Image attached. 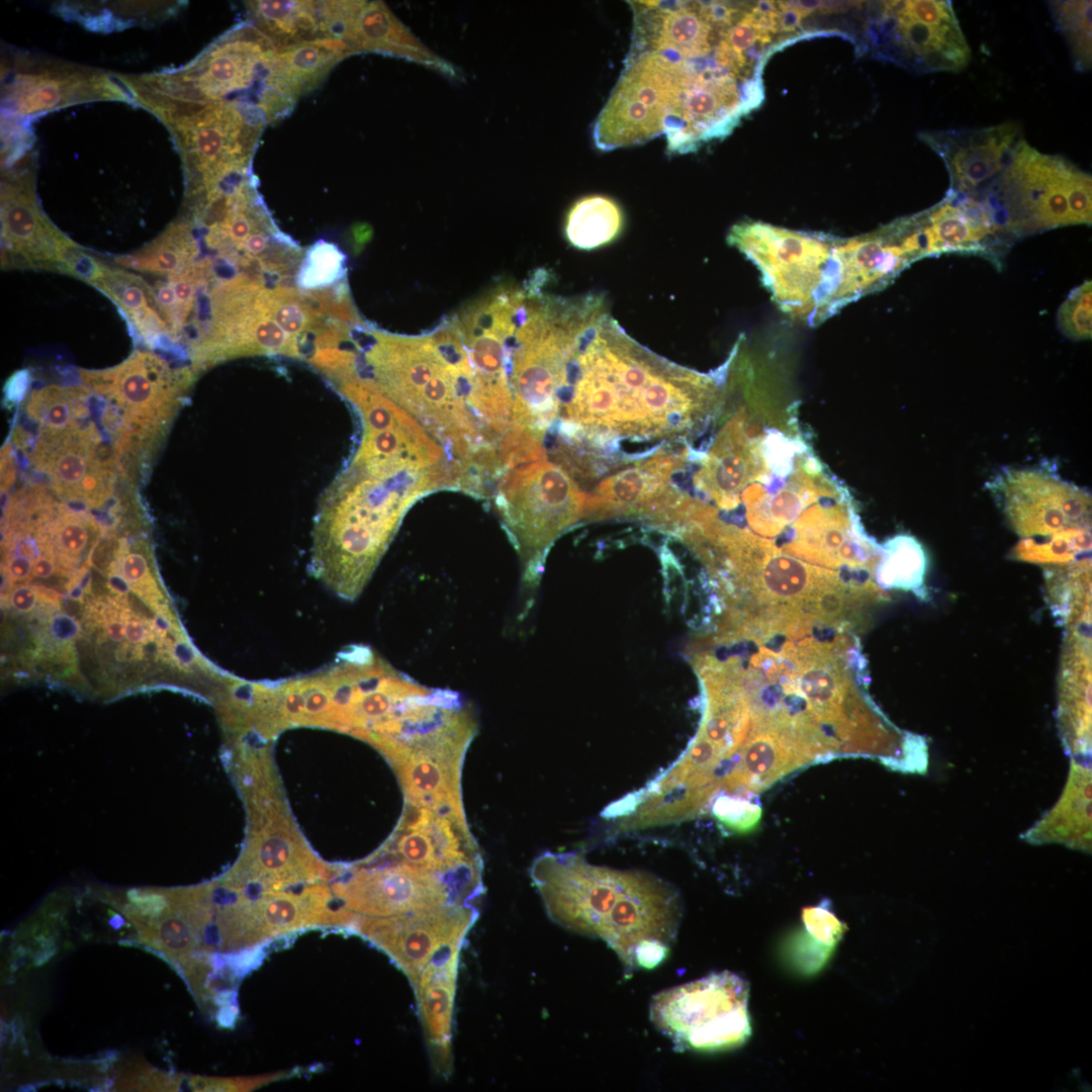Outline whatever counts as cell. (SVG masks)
<instances>
[{"mask_svg": "<svg viewBox=\"0 0 1092 1092\" xmlns=\"http://www.w3.org/2000/svg\"><path fill=\"white\" fill-rule=\"evenodd\" d=\"M696 64L662 53L628 54L593 126L598 149L641 145L664 133L691 85Z\"/></svg>", "mask_w": 1092, "mask_h": 1092, "instance_id": "obj_9", "label": "cell"}, {"mask_svg": "<svg viewBox=\"0 0 1092 1092\" xmlns=\"http://www.w3.org/2000/svg\"><path fill=\"white\" fill-rule=\"evenodd\" d=\"M477 916L475 905H449L389 917L355 916L349 931L383 950L414 988L437 952L449 944L464 943Z\"/></svg>", "mask_w": 1092, "mask_h": 1092, "instance_id": "obj_15", "label": "cell"}, {"mask_svg": "<svg viewBox=\"0 0 1092 1092\" xmlns=\"http://www.w3.org/2000/svg\"><path fill=\"white\" fill-rule=\"evenodd\" d=\"M343 35L351 54L379 53L403 58L445 77L459 79V71L426 48L381 1H356Z\"/></svg>", "mask_w": 1092, "mask_h": 1092, "instance_id": "obj_25", "label": "cell"}, {"mask_svg": "<svg viewBox=\"0 0 1092 1092\" xmlns=\"http://www.w3.org/2000/svg\"><path fill=\"white\" fill-rule=\"evenodd\" d=\"M38 588L21 584L13 588L10 596V604L19 613H29L35 607L38 599Z\"/></svg>", "mask_w": 1092, "mask_h": 1092, "instance_id": "obj_36", "label": "cell"}, {"mask_svg": "<svg viewBox=\"0 0 1092 1092\" xmlns=\"http://www.w3.org/2000/svg\"><path fill=\"white\" fill-rule=\"evenodd\" d=\"M363 331L368 343L354 341L370 374L364 378L446 441L462 463L489 445L487 430L469 404L465 378L434 333L400 336L365 326Z\"/></svg>", "mask_w": 1092, "mask_h": 1092, "instance_id": "obj_4", "label": "cell"}, {"mask_svg": "<svg viewBox=\"0 0 1092 1092\" xmlns=\"http://www.w3.org/2000/svg\"><path fill=\"white\" fill-rule=\"evenodd\" d=\"M49 630L54 639L68 642L77 638L80 626L73 617L66 614H57L52 618Z\"/></svg>", "mask_w": 1092, "mask_h": 1092, "instance_id": "obj_35", "label": "cell"}, {"mask_svg": "<svg viewBox=\"0 0 1092 1092\" xmlns=\"http://www.w3.org/2000/svg\"><path fill=\"white\" fill-rule=\"evenodd\" d=\"M253 23L278 52L318 39H341L348 1H249Z\"/></svg>", "mask_w": 1092, "mask_h": 1092, "instance_id": "obj_24", "label": "cell"}, {"mask_svg": "<svg viewBox=\"0 0 1092 1092\" xmlns=\"http://www.w3.org/2000/svg\"><path fill=\"white\" fill-rule=\"evenodd\" d=\"M745 110L736 77L714 61L697 62L693 81L666 124L668 151L687 153L727 133Z\"/></svg>", "mask_w": 1092, "mask_h": 1092, "instance_id": "obj_17", "label": "cell"}, {"mask_svg": "<svg viewBox=\"0 0 1092 1092\" xmlns=\"http://www.w3.org/2000/svg\"><path fill=\"white\" fill-rule=\"evenodd\" d=\"M634 25L628 54L662 53L684 61L703 60L724 29L710 16L707 2H631Z\"/></svg>", "mask_w": 1092, "mask_h": 1092, "instance_id": "obj_19", "label": "cell"}, {"mask_svg": "<svg viewBox=\"0 0 1092 1092\" xmlns=\"http://www.w3.org/2000/svg\"><path fill=\"white\" fill-rule=\"evenodd\" d=\"M4 264L60 269L76 249L40 211L27 177L11 178L2 187Z\"/></svg>", "mask_w": 1092, "mask_h": 1092, "instance_id": "obj_20", "label": "cell"}, {"mask_svg": "<svg viewBox=\"0 0 1092 1092\" xmlns=\"http://www.w3.org/2000/svg\"><path fill=\"white\" fill-rule=\"evenodd\" d=\"M372 862L333 886L343 907L357 916L389 917L475 905L483 892L481 870L442 871L392 858Z\"/></svg>", "mask_w": 1092, "mask_h": 1092, "instance_id": "obj_11", "label": "cell"}, {"mask_svg": "<svg viewBox=\"0 0 1092 1092\" xmlns=\"http://www.w3.org/2000/svg\"><path fill=\"white\" fill-rule=\"evenodd\" d=\"M125 637L130 643H141L153 640L152 634H150V631L142 622L129 618L125 622Z\"/></svg>", "mask_w": 1092, "mask_h": 1092, "instance_id": "obj_38", "label": "cell"}, {"mask_svg": "<svg viewBox=\"0 0 1092 1092\" xmlns=\"http://www.w3.org/2000/svg\"><path fill=\"white\" fill-rule=\"evenodd\" d=\"M1091 1H1049L1053 21L1070 49L1073 66L1091 69Z\"/></svg>", "mask_w": 1092, "mask_h": 1092, "instance_id": "obj_30", "label": "cell"}, {"mask_svg": "<svg viewBox=\"0 0 1092 1092\" xmlns=\"http://www.w3.org/2000/svg\"><path fill=\"white\" fill-rule=\"evenodd\" d=\"M983 200L1014 242L1062 226L1092 222L1091 175L1065 157L1037 152L1024 139Z\"/></svg>", "mask_w": 1092, "mask_h": 1092, "instance_id": "obj_5", "label": "cell"}, {"mask_svg": "<svg viewBox=\"0 0 1092 1092\" xmlns=\"http://www.w3.org/2000/svg\"><path fill=\"white\" fill-rule=\"evenodd\" d=\"M56 561V558L48 555L39 556L33 562L32 575L39 578L52 576L56 570H59Z\"/></svg>", "mask_w": 1092, "mask_h": 1092, "instance_id": "obj_40", "label": "cell"}, {"mask_svg": "<svg viewBox=\"0 0 1092 1092\" xmlns=\"http://www.w3.org/2000/svg\"><path fill=\"white\" fill-rule=\"evenodd\" d=\"M916 215L926 257L973 254L999 267L1014 243L984 201L949 189L938 203Z\"/></svg>", "mask_w": 1092, "mask_h": 1092, "instance_id": "obj_18", "label": "cell"}, {"mask_svg": "<svg viewBox=\"0 0 1092 1092\" xmlns=\"http://www.w3.org/2000/svg\"><path fill=\"white\" fill-rule=\"evenodd\" d=\"M802 918L809 934L832 949L843 934V923L827 908L820 906L805 908Z\"/></svg>", "mask_w": 1092, "mask_h": 1092, "instance_id": "obj_34", "label": "cell"}, {"mask_svg": "<svg viewBox=\"0 0 1092 1092\" xmlns=\"http://www.w3.org/2000/svg\"><path fill=\"white\" fill-rule=\"evenodd\" d=\"M622 226L619 205L607 196L590 195L577 200L569 209L565 235L573 247L592 250L612 242Z\"/></svg>", "mask_w": 1092, "mask_h": 1092, "instance_id": "obj_28", "label": "cell"}, {"mask_svg": "<svg viewBox=\"0 0 1092 1092\" xmlns=\"http://www.w3.org/2000/svg\"><path fill=\"white\" fill-rule=\"evenodd\" d=\"M195 375L191 369L175 370L157 355L141 351L108 370L82 372L92 389L124 413L129 434L140 439L156 436L167 427Z\"/></svg>", "mask_w": 1092, "mask_h": 1092, "instance_id": "obj_13", "label": "cell"}, {"mask_svg": "<svg viewBox=\"0 0 1092 1092\" xmlns=\"http://www.w3.org/2000/svg\"><path fill=\"white\" fill-rule=\"evenodd\" d=\"M943 161L949 190L982 196L1011 162L1023 139L1015 122L983 128L925 131L919 134Z\"/></svg>", "mask_w": 1092, "mask_h": 1092, "instance_id": "obj_16", "label": "cell"}, {"mask_svg": "<svg viewBox=\"0 0 1092 1092\" xmlns=\"http://www.w3.org/2000/svg\"><path fill=\"white\" fill-rule=\"evenodd\" d=\"M868 37L882 54L917 73L960 72L971 58L968 41L947 0L879 2Z\"/></svg>", "mask_w": 1092, "mask_h": 1092, "instance_id": "obj_12", "label": "cell"}, {"mask_svg": "<svg viewBox=\"0 0 1092 1092\" xmlns=\"http://www.w3.org/2000/svg\"><path fill=\"white\" fill-rule=\"evenodd\" d=\"M462 943L445 946L427 964L413 988L431 1066L448 1078L452 1072L453 1009Z\"/></svg>", "mask_w": 1092, "mask_h": 1092, "instance_id": "obj_23", "label": "cell"}, {"mask_svg": "<svg viewBox=\"0 0 1092 1092\" xmlns=\"http://www.w3.org/2000/svg\"><path fill=\"white\" fill-rule=\"evenodd\" d=\"M116 564L117 563L115 561L111 563V566H109L107 586L112 593L119 596H124L129 592L130 585L120 573L118 566L116 567Z\"/></svg>", "mask_w": 1092, "mask_h": 1092, "instance_id": "obj_39", "label": "cell"}, {"mask_svg": "<svg viewBox=\"0 0 1092 1092\" xmlns=\"http://www.w3.org/2000/svg\"><path fill=\"white\" fill-rule=\"evenodd\" d=\"M714 816L736 832L753 829L761 818V806L752 799L740 796H720L711 805Z\"/></svg>", "mask_w": 1092, "mask_h": 1092, "instance_id": "obj_33", "label": "cell"}, {"mask_svg": "<svg viewBox=\"0 0 1092 1092\" xmlns=\"http://www.w3.org/2000/svg\"><path fill=\"white\" fill-rule=\"evenodd\" d=\"M94 99H126L100 72L52 64L30 68L6 86L5 100L18 114L30 115Z\"/></svg>", "mask_w": 1092, "mask_h": 1092, "instance_id": "obj_21", "label": "cell"}, {"mask_svg": "<svg viewBox=\"0 0 1092 1092\" xmlns=\"http://www.w3.org/2000/svg\"><path fill=\"white\" fill-rule=\"evenodd\" d=\"M151 110L174 135L185 167L187 191L251 168L260 135L270 123L264 107L251 102L162 100Z\"/></svg>", "mask_w": 1092, "mask_h": 1092, "instance_id": "obj_8", "label": "cell"}, {"mask_svg": "<svg viewBox=\"0 0 1092 1092\" xmlns=\"http://www.w3.org/2000/svg\"><path fill=\"white\" fill-rule=\"evenodd\" d=\"M350 55L341 39H318L278 52L275 66L284 88L297 100L318 86L334 66Z\"/></svg>", "mask_w": 1092, "mask_h": 1092, "instance_id": "obj_27", "label": "cell"}, {"mask_svg": "<svg viewBox=\"0 0 1092 1092\" xmlns=\"http://www.w3.org/2000/svg\"><path fill=\"white\" fill-rule=\"evenodd\" d=\"M329 875L299 840L286 819L278 817L257 833L247 847L237 878L247 885L280 890Z\"/></svg>", "mask_w": 1092, "mask_h": 1092, "instance_id": "obj_22", "label": "cell"}, {"mask_svg": "<svg viewBox=\"0 0 1092 1092\" xmlns=\"http://www.w3.org/2000/svg\"><path fill=\"white\" fill-rule=\"evenodd\" d=\"M586 499L568 471L546 454L502 471L495 503L524 559L527 581H535L550 544L584 517Z\"/></svg>", "mask_w": 1092, "mask_h": 1092, "instance_id": "obj_7", "label": "cell"}, {"mask_svg": "<svg viewBox=\"0 0 1092 1092\" xmlns=\"http://www.w3.org/2000/svg\"><path fill=\"white\" fill-rule=\"evenodd\" d=\"M33 561L31 559L9 555L6 561V571L12 581H22L32 573Z\"/></svg>", "mask_w": 1092, "mask_h": 1092, "instance_id": "obj_37", "label": "cell"}, {"mask_svg": "<svg viewBox=\"0 0 1092 1092\" xmlns=\"http://www.w3.org/2000/svg\"><path fill=\"white\" fill-rule=\"evenodd\" d=\"M749 987L729 971L657 993L650 1019L678 1051H729L751 1035Z\"/></svg>", "mask_w": 1092, "mask_h": 1092, "instance_id": "obj_10", "label": "cell"}, {"mask_svg": "<svg viewBox=\"0 0 1092 1092\" xmlns=\"http://www.w3.org/2000/svg\"><path fill=\"white\" fill-rule=\"evenodd\" d=\"M277 54L272 40L253 22H246L181 70L143 82L154 95L170 100L255 102L268 110L279 91L273 77Z\"/></svg>", "mask_w": 1092, "mask_h": 1092, "instance_id": "obj_6", "label": "cell"}, {"mask_svg": "<svg viewBox=\"0 0 1092 1092\" xmlns=\"http://www.w3.org/2000/svg\"><path fill=\"white\" fill-rule=\"evenodd\" d=\"M925 568L926 556L921 545L911 536L899 535L881 548L876 573L886 587L915 589L922 583Z\"/></svg>", "mask_w": 1092, "mask_h": 1092, "instance_id": "obj_29", "label": "cell"}, {"mask_svg": "<svg viewBox=\"0 0 1092 1092\" xmlns=\"http://www.w3.org/2000/svg\"><path fill=\"white\" fill-rule=\"evenodd\" d=\"M531 878L549 917L572 932L604 940L625 972L644 943L670 945L681 918L678 892L664 880L638 870L589 863L577 852H545Z\"/></svg>", "mask_w": 1092, "mask_h": 1092, "instance_id": "obj_2", "label": "cell"}, {"mask_svg": "<svg viewBox=\"0 0 1092 1092\" xmlns=\"http://www.w3.org/2000/svg\"><path fill=\"white\" fill-rule=\"evenodd\" d=\"M986 486L1023 536L1058 534L1090 524V492L1063 479L1049 465L1004 468Z\"/></svg>", "mask_w": 1092, "mask_h": 1092, "instance_id": "obj_14", "label": "cell"}, {"mask_svg": "<svg viewBox=\"0 0 1092 1092\" xmlns=\"http://www.w3.org/2000/svg\"><path fill=\"white\" fill-rule=\"evenodd\" d=\"M715 371L704 374L650 352L609 318L579 345L558 412L559 431L613 450L623 439L692 436L720 395Z\"/></svg>", "mask_w": 1092, "mask_h": 1092, "instance_id": "obj_1", "label": "cell"}, {"mask_svg": "<svg viewBox=\"0 0 1092 1092\" xmlns=\"http://www.w3.org/2000/svg\"><path fill=\"white\" fill-rule=\"evenodd\" d=\"M346 255L334 243L318 240L304 252L295 277L302 291L330 289L347 281Z\"/></svg>", "mask_w": 1092, "mask_h": 1092, "instance_id": "obj_31", "label": "cell"}, {"mask_svg": "<svg viewBox=\"0 0 1092 1092\" xmlns=\"http://www.w3.org/2000/svg\"><path fill=\"white\" fill-rule=\"evenodd\" d=\"M1092 281L1085 280L1070 291L1057 312V328L1073 341L1092 336Z\"/></svg>", "mask_w": 1092, "mask_h": 1092, "instance_id": "obj_32", "label": "cell"}, {"mask_svg": "<svg viewBox=\"0 0 1092 1092\" xmlns=\"http://www.w3.org/2000/svg\"><path fill=\"white\" fill-rule=\"evenodd\" d=\"M443 486L437 469L352 460L323 495L310 568L336 595L355 600L370 579L411 505Z\"/></svg>", "mask_w": 1092, "mask_h": 1092, "instance_id": "obj_3", "label": "cell"}, {"mask_svg": "<svg viewBox=\"0 0 1092 1092\" xmlns=\"http://www.w3.org/2000/svg\"><path fill=\"white\" fill-rule=\"evenodd\" d=\"M67 272L91 283L113 299L146 341L169 337L154 290L139 276L107 267L81 251L69 262Z\"/></svg>", "mask_w": 1092, "mask_h": 1092, "instance_id": "obj_26", "label": "cell"}]
</instances>
